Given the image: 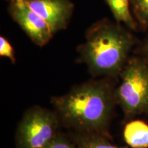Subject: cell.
<instances>
[{"label":"cell","instance_id":"1","mask_svg":"<svg viewBox=\"0 0 148 148\" xmlns=\"http://www.w3.org/2000/svg\"><path fill=\"white\" fill-rule=\"evenodd\" d=\"M113 100L110 87L98 82L83 84L53 99L64 123L88 132L106 127L112 113Z\"/></svg>","mask_w":148,"mask_h":148},{"label":"cell","instance_id":"2","mask_svg":"<svg viewBox=\"0 0 148 148\" xmlns=\"http://www.w3.org/2000/svg\"><path fill=\"white\" fill-rule=\"evenodd\" d=\"M132 45V38L124 29L101 21L87 32L81 53L92 73L116 75L123 70Z\"/></svg>","mask_w":148,"mask_h":148},{"label":"cell","instance_id":"3","mask_svg":"<svg viewBox=\"0 0 148 148\" xmlns=\"http://www.w3.org/2000/svg\"><path fill=\"white\" fill-rule=\"evenodd\" d=\"M114 97L128 116L148 111V63L133 58L121 71Z\"/></svg>","mask_w":148,"mask_h":148},{"label":"cell","instance_id":"4","mask_svg":"<svg viewBox=\"0 0 148 148\" xmlns=\"http://www.w3.org/2000/svg\"><path fill=\"white\" fill-rule=\"evenodd\" d=\"M58 120L47 109L34 107L25 112L16 134L18 148H46L57 136Z\"/></svg>","mask_w":148,"mask_h":148},{"label":"cell","instance_id":"5","mask_svg":"<svg viewBox=\"0 0 148 148\" xmlns=\"http://www.w3.org/2000/svg\"><path fill=\"white\" fill-rule=\"evenodd\" d=\"M9 10L13 19L35 44L43 46L52 38L53 33L48 23L29 8L25 0H12Z\"/></svg>","mask_w":148,"mask_h":148},{"label":"cell","instance_id":"6","mask_svg":"<svg viewBox=\"0 0 148 148\" xmlns=\"http://www.w3.org/2000/svg\"><path fill=\"white\" fill-rule=\"evenodd\" d=\"M25 2L47 22L53 34L67 25L73 10L70 0H25Z\"/></svg>","mask_w":148,"mask_h":148},{"label":"cell","instance_id":"7","mask_svg":"<svg viewBox=\"0 0 148 148\" xmlns=\"http://www.w3.org/2000/svg\"><path fill=\"white\" fill-rule=\"evenodd\" d=\"M125 141L132 148L148 147V125L136 120L125 125L123 131Z\"/></svg>","mask_w":148,"mask_h":148},{"label":"cell","instance_id":"8","mask_svg":"<svg viewBox=\"0 0 148 148\" xmlns=\"http://www.w3.org/2000/svg\"><path fill=\"white\" fill-rule=\"evenodd\" d=\"M106 1L116 21L123 22L131 28H134L135 23L130 12L129 0H106Z\"/></svg>","mask_w":148,"mask_h":148},{"label":"cell","instance_id":"9","mask_svg":"<svg viewBox=\"0 0 148 148\" xmlns=\"http://www.w3.org/2000/svg\"><path fill=\"white\" fill-rule=\"evenodd\" d=\"M76 142L78 148H125L114 145L106 138L93 134L80 135Z\"/></svg>","mask_w":148,"mask_h":148},{"label":"cell","instance_id":"10","mask_svg":"<svg viewBox=\"0 0 148 148\" xmlns=\"http://www.w3.org/2000/svg\"><path fill=\"white\" fill-rule=\"evenodd\" d=\"M133 12L142 25L148 27V0H131Z\"/></svg>","mask_w":148,"mask_h":148},{"label":"cell","instance_id":"11","mask_svg":"<svg viewBox=\"0 0 148 148\" xmlns=\"http://www.w3.org/2000/svg\"><path fill=\"white\" fill-rule=\"evenodd\" d=\"M0 56L9 58L13 63L15 61L13 48L10 42L3 36L0 37Z\"/></svg>","mask_w":148,"mask_h":148},{"label":"cell","instance_id":"12","mask_svg":"<svg viewBox=\"0 0 148 148\" xmlns=\"http://www.w3.org/2000/svg\"><path fill=\"white\" fill-rule=\"evenodd\" d=\"M46 148H77L70 143L66 138L60 135H57L51 143Z\"/></svg>","mask_w":148,"mask_h":148},{"label":"cell","instance_id":"13","mask_svg":"<svg viewBox=\"0 0 148 148\" xmlns=\"http://www.w3.org/2000/svg\"><path fill=\"white\" fill-rule=\"evenodd\" d=\"M145 53L146 57H147V58L148 60V41L147 42V44H146L145 47Z\"/></svg>","mask_w":148,"mask_h":148},{"label":"cell","instance_id":"14","mask_svg":"<svg viewBox=\"0 0 148 148\" xmlns=\"http://www.w3.org/2000/svg\"><path fill=\"white\" fill-rule=\"evenodd\" d=\"M10 1H12V0H10Z\"/></svg>","mask_w":148,"mask_h":148}]
</instances>
